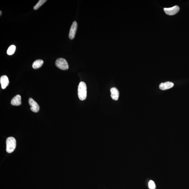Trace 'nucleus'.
<instances>
[{"label": "nucleus", "instance_id": "1a4fd4ad", "mask_svg": "<svg viewBox=\"0 0 189 189\" xmlns=\"http://www.w3.org/2000/svg\"><path fill=\"white\" fill-rule=\"evenodd\" d=\"M111 96L114 100H118L119 97V92L118 89L115 87H113L111 89Z\"/></svg>", "mask_w": 189, "mask_h": 189}, {"label": "nucleus", "instance_id": "20e7f679", "mask_svg": "<svg viewBox=\"0 0 189 189\" xmlns=\"http://www.w3.org/2000/svg\"><path fill=\"white\" fill-rule=\"evenodd\" d=\"M164 11L167 15H175L179 11L180 8L178 6H175L171 8H164Z\"/></svg>", "mask_w": 189, "mask_h": 189}, {"label": "nucleus", "instance_id": "f8f14e48", "mask_svg": "<svg viewBox=\"0 0 189 189\" xmlns=\"http://www.w3.org/2000/svg\"><path fill=\"white\" fill-rule=\"evenodd\" d=\"M15 49H16V47L15 45H11L7 49V54L9 55H12L15 53Z\"/></svg>", "mask_w": 189, "mask_h": 189}, {"label": "nucleus", "instance_id": "9b49d317", "mask_svg": "<svg viewBox=\"0 0 189 189\" xmlns=\"http://www.w3.org/2000/svg\"><path fill=\"white\" fill-rule=\"evenodd\" d=\"M43 63V61L41 60H37L34 62L32 65V67L34 69H37L42 66Z\"/></svg>", "mask_w": 189, "mask_h": 189}, {"label": "nucleus", "instance_id": "0eeeda50", "mask_svg": "<svg viewBox=\"0 0 189 189\" xmlns=\"http://www.w3.org/2000/svg\"><path fill=\"white\" fill-rule=\"evenodd\" d=\"M174 84L173 83L170 82H167L162 83L159 86V88L162 90H166L172 88L174 86Z\"/></svg>", "mask_w": 189, "mask_h": 189}, {"label": "nucleus", "instance_id": "9d476101", "mask_svg": "<svg viewBox=\"0 0 189 189\" xmlns=\"http://www.w3.org/2000/svg\"><path fill=\"white\" fill-rule=\"evenodd\" d=\"M21 104V97L19 95L14 97L11 101V104L14 106H19Z\"/></svg>", "mask_w": 189, "mask_h": 189}, {"label": "nucleus", "instance_id": "423d86ee", "mask_svg": "<svg viewBox=\"0 0 189 189\" xmlns=\"http://www.w3.org/2000/svg\"><path fill=\"white\" fill-rule=\"evenodd\" d=\"M77 22L75 21L73 22V24L71 26V29H70L69 34V37L70 39H73L74 38L76 31H77Z\"/></svg>", "mask_w": 189, "mask_h": 189}, {"label": "nucleus", "instance_id": "4468645a", "mask_svg": "<svg viewBox=\"0 0 189 189\" xmlns=\"http://www.w3.org/2000/svg\"><path fill=\"white\" fill-rule=\"evenodd\" d=\"M149 188L151 189H154L155 188L156 185L154 181L150 180L149 182Z\"/></svg>", "mask_w": 189, "mask_h": 189}, {"label": "nucleus", "instance_id": "39448f33", "mask_svg": "<svg viewBox=\"0 0 189 189\" xmlns=\"http://www.w3.org/2000/svg\"><path fill=\"white\" fill-rule=\"evenodd\" d=\"M29 104L30 106L31 110L34 112H37L39 111L40 107L36 102H35L32 98H29Z\"/></svg>", "mask_w": 189, "mask_h": 189}, {"label": "nucleus", "instance_id": "6e6552de", "mask_svg": "<svg viewBox=\"0 0 189 189\" xmlns=\"http://www.w3.org/2000/svg\"><path fill=\"white\" fill-rule=\"evenodd\" d=\"M0 82H1V88L3 89H5L9 83L8 78L6 75L1 76L0 78Z\"/></svg>", "mask_w": 189, "mask_h": 189}, {"label": "nucleus", "instance_id": "2eb2a0df", "mask_svg": "<svg viewBox=\"0 0 189 189\" xmlns=\"http://www.w3.org/2000/svg\"><path fill=\"white\" fill-rule=\"evenodd\" d=\"M0 12H1V15H1V14H2V12H1V11H0Z\"/></svg>", "mask_w": 189, "mask_h": 189}, {"label": "nucleus", "instance_id": "7ed1b4c3", "mask_svg": "<svg viewBox=\"0 0 189 189\" xmlns=\"http://www.w3.org/2000/svg\"><path fill=\"white\" fill-rule=\"evenodd\" d=\"M56 66L62 70H67L69 68V65L65 59L60 58L57 59L55 62Z\"/></svg>", "mask_w": 189, "mask_h": 189}, {"label": "nucleus", "instance_id": "f03ea898", "mask_svg": "<svg viewBox=\"0 0 189 189\" xmlns=\"http://www.w3.org/2000/svg\"><path fill=\"white\" fill-rule=\"evenodd\" d=\"M7 151L9 153H11L15 150L16 146V141L13 137H9L7 139Z\"/></svg>", "mask_w": 189, "mask_h": 189}, {"label": "nucleus", "instance_id": "ddd939ff", "mask_svg": "<svg viewBox=\"0 0 189 189\" xmlns=\"http://www.w3.org/2000/svg\"><path fill=\"white\" fill-rule=\"evenodd\" d=\"M47 1L46 0H40L37 3L34 7V9L35 10H37L41 6L43 5L44 3Z\"/></svg>", "mask_w": 189, "mask_h": 189}, {"label": "nucleus", "instance_id": "f257e3e1", "mask_svg": "<svg viewBox=\"0 0 189 189\" xmlns=\"http://www.w3.org/2000/svg\"><path fill=\"white\" fill-rule=\"evenodd\" d=\"M87 86L83 82L79 83L78 88V95L79 100L84 101L87 96Z\"/></svg>", "mask_w": 189, "mask_h": 189}]
</instances>
